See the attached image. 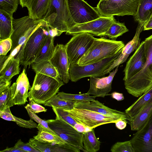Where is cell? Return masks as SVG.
<instances>
[{"mask_svg":"<svg viewBox=\"0 0 152 152\" xmlns=\"http://www.w3.org/2000/svg\"><path fill=\"white\" fill-rule=\"evenodd\" d=\"M144 41L146 56L145 64L140 72L124 81L128 93L136 97H140L152 87V34Z\"/></svg>","mask_w":152,"mask_h":152,"instance_id":"obj_1","label":"cell"},{"mask_svg":"<svg viewBox=\"0 0 152 152\" xmlns=\"http://www.w3.org/2000/svg\"><path fill=\"white\" fill-rule=\"evenodd\" d=\"M125 45L123 42L101 37L95 38L88 51L77 64L83 65L96 62L121 52Z\"/></svg>","mask_w":152,"mask_h":152,"instance_id":"obj_2","label":"cell"},{"mask_svg":"<svg viewBox=\"0 0 152 152\" xmlns=\"http://www.w3.org/2000/svg\"><path fill=\"white\" fill-rule=\"evenodd\" d=\"M43 19L50 26L56 28L61 34L76 25L71 15L68 0H50Z\"/></svg>","mask_w":152,"mask_h":152,"instance_id":"obj_3","label":"cell"},{"mask_svg":"<svg viewBox=\"0 0 152 152\" xmlns=\"http://www.w3.org/2000/svg\"><path fill=\"white\" fill-rule=\"evenodd\" d=\"M49 35L44 20L39 26L21 45L19 51L14 56L18 59L20 64L26 67L33 63L47 36Z\"/></svg>","mask_w":152,"mask_h":152,"instance_id":"obj_4","label":"cell"},{"mask_svg":"<svg viewBox=\"0 0 152 152\" xmlns=\"http://www.w3.org/2000/svg\"><path fill=\"white\" fill-rule=\"evenodd\" d=\"M63 81L40 73H36L32 87L28 92V97L36 103L44 104L58 92L64 85Z\"/></svg>","mask_w":152,"mask_h":152,"instance_id":"obj_5","label":"cell"},{"mask_svg":"<svg viewBox=\"0 0 152 152\" xmlns=\"http://www.w3.org/2000/svg\"><path fill=\"white\" fill-rule=\"evenodd\" d=\"M44 22L43 19L34 20L29 15L18 19L13 18V31L10 37L12 42L10 54L13 51L18 52L25 42Z\"/></svg>","mask_w":152,"mask_h":152,"instance_id":"obj_6","label":"cell"},{"mask_svg":"<svg viewBox=\"0 0 152 152\" xmlns=\"http://www.w3.org/2000/svg\"><path fill=\"white\" fill-rule=\"evenodd\" d=\"M121 52L98 62L85 65H79L77 64H70L69 69L70 80L75 82L85 77L104 76V71L117 58Z\"/></svg>","mask_w":152,"mask_h":152,"instance_id":"obj_7","label":"cell"},{"mask_svg":"<svg viewBox=\"0 0 152 152\" xmlns=\"http://www.w3.org/2000/svg\"><path fill=\"white\" fill-rule=\"evenodd\" d=\"M138 5V0H100L95 8L104 17L134 16Z\"/></svg>","mask_w":152,"mask_h":152,"instance_id":"obj_8","label":"cell"},{"mask_svg":"<svg viewBox=\"0 0 152 152\" xmlns=\"http://www.w3.org/2000/svg\"><path fill=\"white\" fill-rule=\"evenodd\" d=\"M63 108L77 123L92 129L103 124L115 123L119 119L124 120L120 117L103 115L88 110L75 107L70 110Z\"/></svg>","mask_w":152,"mask_h":152,"instance_id":"obj_9","label":"cell"},{"mask_svg":"<svg viewBox=\"0 0 152 152\" xmlns=\"http://www.w3.org/2000/svg\"><path fill=\"white\" fill-rule=\"evenodd\" d=\"M46 121L50 129L66 144L86 152L83 143V133L78 132L71 125L57 118L55 119H49Z\"/></svg>","mask_w":152,"mask_h":152,"instance_id":"obj_10","label":"cell"},{"mask_svg":"<svg viewBox=\"0 0 152 152\" xmlns=\"http://www.w3.org/2000/svg\"><path fill=\"white\" fill-rule=\"evenodd\" d=\"M95 38L87 33H78L65 45L70 64H77L92 45Z\"/></svg>","mask_w":152,"mask_h":152,"instance_id":"obj_11","label":"cell"},{"mask_svg":"<svg viewBox=\"0 0 152 152\" xmlns=\"http://www.w3.org/2000/svg\"><path fill=\"white\" fill-rule=\"evenodd\" d=\"M116 20L113 16L101 17L86 23L77 24L71 27L66 34L73 36L78 33L86 32L93 36L102 37Z\"/></svg>","mask_w":152,"mask_h":152,"instance_id":"obj_12","label":"cell"},{"mask_svg":"<svg viewBox=\"0 0 152 152\" xmlns=\"http://www.w3.org/2000/svg\"><path fill=\"white\" fill-rule=\"evenodd\" d=\"M72 18L77 24L86 23L99 18L102 16L84 0H68Z\"/></svg>","mask_w":152,"mask_h":152,"instance_id":"obj_13","label":"cell"},{"mask_svg":"<svg viewBox=\"0 0 152 152\" xmlns=\"http://www.w3.org/2000/svg\"><path fill=\"white\" fill-rule=\"evenodd\" d=\"M130 140L135 152H152V116Z\"/></svg>","mask_w":152,"mask_h":152,"instance_id":"obj_14","label":"cell"},{"mask_svg":"<svg viewBox=\"0 0 152 152\" xmlns=\"http://www.w3.org/2000/svg\"><path fill=\"white\" fill-rule=\"evenodd\" d=\"M50 61L56 68L64 83L70 80L69 69L70 64L65 45L57 44Z\"/></svg>","mask_w":152,"mask_h":152,"instance_id":"obj_15","label":"cell"},{"mask_svg":"<svg viewBox=\"0 0 152 152\" xmlns=\"http://www.w3.org/2000/svg\"><path fill=\"white\" fill-rule=\"evenodd\" d=\"M31 87L24 69L15 83L10 87L12 103L15 105H22L28 102L29 90Z\"/></svg>","mask_w":152,"mask_h":152,"instance_id":"obj_16","label":"cell"},{"mask_svg":"<svg viewBox=\"0 0 152 152\" xmlns=\"http://www.w3.org/2000/svg\"><path fill=\"white\" fill-rule=\"evenodd\" d=\"M144 41H142L133 54L127 62L124 72V81L137 74L142 69L146 61Z\"/></svg>","mask_w":152,"mask_h":152,"instance_id":"obj_17","label":"cell"},{"mask_svg":"<svg viewBox=\"0 0 152 152\" xmlns=\"http://www.w3.org/2000/svg\"><path fill=\"white\" fill-rule=\"evenodd\" d=\"M119 66L115 70L109 72L107 77L99 78L90 77V86L88 91L85 93L97 97H103L108 94L112 89V83L114 76L118 71Z\"/></svg>","mask_w":152,"mask_h":152,"instance_id":"obj_18","label":"cell"},{"mask_svg":"<svg viewBox=\"0 0 152 152\" xmlns=\"http://www.w3.org/2000/svg\"><path fill=\"white\" fill-rule=\"evenodd\" d=\"M74 107L88 110L103 115L120 117L127 121H129L130 119V117L125 112L110 108L97 100L75 101Z\"/></svg>","mask_w":152,"mask_h":152,"instance_id":"obj_19","label":"cell"},{"mask_svg":"<svg viewBox=\"0 0 152 152\" xmlns=\"http://www.w3.org/2000/svg\"><path fill=\"white\" fill-rule=\"evenodd\" d=\"M145 23H139L136 29L135 35L132 39L123 48L119 56L115 59L109 67L104 72V75L108 74L116 66L125 62L129 55L136 50L140 45V35L143 30Z\"/></svg>","mask_w":152,"mask_h":152,"instance_id":"obj_20","label":"cell"},{"mask_svg":"<svg viewBox=\"0 0 152 152\" xmlns=\"http://www.w3.org/2000/svg\"><path fill=\"white\" fill-rule=\"evenodd\" d=\"M29 142L34 148L40 152H80L78 148L69 144H52L39 142L34 138H30Z\"/></svg>","mask_w":152,"mask_h":152,"instance_id":"obj_21","label":"cell"},{"mask_svg":"<svg viewBox=\"0 0 152 152\" xmlns=\"http://www.w3.org/2000/svg\"><path fill=\"white\" fill-rule=\"evenodd\" d=\"M152 116V102L147 104L137 114L130 118L128 123L132 131H137L142 127Z\"/></svg>","mask_w":152,"mask_h":152,"instance_id":"obj_22","label":"cell"},{"mask_svg":"<svg viewBox=\"0 0 152 152\" xmlns=\"http://www.w3.org/2000/svg\"><path fill=\"white\" fill-rule=\"evenodd\" d=\"M50 0H33L27 8L28 15L34 20L43 19L50 6Z\"/></svg>","mask_w":152,"mask_h":152,"instance_id":"obj_23","label":"cell"},{"mask_svg":"<svg viewBox=\"0 0 152 152\" xmlns=\"http://www.w3.org/2000/svg\"><path fill=\"white\" fill-rule=\"evenodd\" d=\"M37 134L33 138L38 141L52 144H63L66 142L58 135L53 133L40 124L37 125Z\"/></svg>","mask_w":152,"mask_h":152,"instance_id":"obj_24","label":"cell"},{"mask_svg":"<svg viewBox=\"0 0 152 152\" xmlns=\"http://www.w3.org/2000/svg\"><path fill=\"white\" fill-rule=\"evenodd\" d=\"M152 102V87L125 110L130 118L135 116L148 103Z\"/></svg>","mask_w":152,"mask_h":152,"instance_id":"obj_25","label":"cell"},{"mask_svg":"<svg viewBox=\"0 0 152 152\" xmlns=\"http://www.w3.org/2000/svg\"><path fill=\"white\" fill-rule=\"evenodd\" d=\"M32 67L36 73H39L53 77L59 81H63L56 68L49 60L33 63Z\"/></svg>","mask_w":152,"mask_h":152,"instance_id":"obj_26","label":"cell"},{"mask_svg":"<svg viewBox=\"0 0 152 152\" xmlns=\"http://www.w3.org/2000/svg\"><path fill=\"white\" fill-rule=\"evenodd\" d=\"M13 19L12 15L0 10V40L10 37L13 31Z\"/></svg>","mask_w":152,"mask_h":152,"instance_id":"obj_27","label":"cell"},{"mask_svg":"<svg viewBox=\"0 0 152 152\" xmlns=\"http://www.w3.org/2000/svg\"><path fill=\"white\" fill-rule=\"evenodd\" d=\"M54 38L49 35L47 36L34 63L45 60H50L55 50Z\"/></svg>","mask_w":152,"mask_h":152,"instance_id":"obj_28","label":"cell"},{"mask_svg":"<svg viewBox=\"0 0 152 152\" xmlns=\"http://www.w3.org/2000/svg\"><path fill=\"white\" fill-rule=\"evenodd\" d=\"M12 56L8 59L3 69L0 71V77L10 81L15 75L19 74L20 72L19 60Z\"/></svg>","mask_w":152,"mask_h":152,"instance_id":"obj_29","label":"cell"},{"mask_svg":"<svg viewBox=\"0 0 152 152\" xmlns=\"http://www.w3.org/2000/svg\"><path fill=\"white\" fill-rule=\"evenodd\" d=\"M152 14V0H138L136 13L134 16L135 21L145 23Z\"/></svg>","mask_w":152,"mask_h":152,"instance_id":"obj_30","label":"cell"},{"mask_svg":"<svg viewBox=\"0 0 152 152\" xmlns=\"http://www.w3.org/2000/svg\"><path fill=\"white\" fill-rule=\"evenodd\" d=\"M83 143L86 152H96L99 150L101 142L96 137L94 130L83 133Z\"/></svg>","mask_w":152,"mask_h":152,"instance_id":"obj_31","label":"cell"},{"mask_svg":"<svg viewBox=\"0 0 152 152\" xmlns=\"http://www.w3.org/2000/svg\"><path fill=\"white\" fill-rule=\"evenodd\" d=\"M0 117L4 120L14 121L20 127L29 129L37 127V125L32 120H25L13 115L11 113L10 107L0 111Z\"/></svg>","mask_w":152,"mask_h":152,"instance_id":"obj_32","label":"cell"},{"mask_svg":"<svg viewBox=\"0 0 152 152\" xmlns=\"http://www.w3.org/2000/svg\"><path fill=\"white\" fill-rule=\"evenodd\" d=\"M129 31L124 23L115 20L111 24L104 34L111 39L116 40L119 36Z\"/></svg>","mask_w":152,"mask_h":152,"instance_id":"obj_33","label":"cell"},{"mask_svg":"<svg viewBox=\"0 0 152 152\" xmlns=\"http://www.w3.org/2000/svg\"><path fill=\"white\" fill-rule=\"evenodd\" d=\"M75 101L62 99L56 94L43 104L45 106L51 107L54 106L63 107L67 110H70L74 107Z\"/></svg>","mask_w":152,"mask_h":152,"instance_id":"obj_34","label":"cell"},{"mask_svg":"<svg viewBox=\"0 0 152 152\" xmlns=\"http://www.w3.org/2000/svg\"><path fill=\"white\" fill-rule=\"evenodd\" d=\"M57 95L60 98L64 99L76 101H91L95 100L96 97L95 96H90L85 93L81 94H72L58 92Z\"/></svg>","mask_w":152,"mask_h":152,"instance_id":"obj_35","label":"cell"},{"mask_svg":"<svg viewBox=\"0 0 152 152\" xmlns=\"http://www.w3.org/2000/svg\"><path fill=\"white\" fill-rule=\"evenodd\" d=\"M10 88L0 92V111H2L14 105L11 96Z\"/></svg>","mask_w":152,"mask_h":152,"instance_id":"obj_36","label":"cell"},{"mask_svg":"<svg viewBox=\"0 0 152 152\" xmlns=\"http://www.w3.org/2000/svg\"><path fill=\"white\" fill-rule=\"evenodd\" d=\"M52 108L56 115V118L62 119L74 127L77 123L63 107L52 106Z\"/></svg>","mask_w":152,"mask_h":152,"instance_id":"obj_37","label":"cell"},{"mask_svg":"<svg viewBox=\"0 0 152 152\" xmlns=\"http://www.w3.org/2000/svg\"><path fill=\"white\" fill-rule=\"evenodd\" d=\"M112 152H135L131 140L115 143L111 147Z\"/></svg>","mask_w":152,"mask_h":152,"instance_id":"obj_38","label":"cell"},{"mask_svg":"<svg viewBox=\"0 0 152 152\" xmlns=\"http://www.w3.org/2000/svg\"><path fill=\"white\" fill-rule=\"evenodd\" d=\"M19 2V0H0V10L13 15L17 10Z\"/></svg>","mask_w":152,"mask_h":152,"instance_id":"obj_39","label":"cell"},{"mask_svg":"<svg viewBox=\"0 0 152 152\" xmlns=\"http://www.w3.org/2000/svg\"><path fill=\"white\" fill-rule=\"evenodd\" d=\"M25 108L26 110L28 115L31 119L34 120L38 123V124H40L42 126L51 131L54 134L57 135L49 127L46 121H45L41 119L36 115L35 113L32 112L26 105L25 106Z\"/></svg>","mask_w":152,"mask_h":152,"instance_id":"obj_40","label":"cell"},{"mask_svg":"<svg viewBox=\"0 0 152 152\" xmlns=\"http://www.w3.org/2000/svg\"><path fill=\"white\" fill-rule=\"evenodd\" d=\"M12 43L10 37L0 40V55H6L8 51L11 50Z\"/></svg>","mask_w":152,"mask_h":152,"instance_id":"obj_41","label":"cell"},{"mask_svg":"<svg viewBox=\"0 0 152 152\" xmlns=\"http://www.w3.org/2000/svg\"><path fill=\"white\" fill-rule=\"evenodd\" d=\"M15 146L18 148L21 149L26 152H40L34 148L29 142L24 143L20 139L15 144Z\"/></svg>","mask_w":152,"mask_h":152,"instance_id":"obj_42","label":"cell"},{"mask_svg":"<svg viewBox=\"0 0 152 152\" xmlns=\"http://www.w3.org/2000/svg\"><path fill=\"white\" fill-rule=\"evenodd\" d=\"M29 103L26 106L32 112L36 113L42 112H45L47 110L41 105L35 102L30 97H28Z\"/></svg>","mask_w":152,"mask_h":152,"instance_id":"obj_43","label":"cell"},{"mask_svg":"<svg viewBox=\"0 0 152 152\" xmlns=\"http://www.w3.org/2000/svg\"><path fill=\"white\" fill-rule=\"evenodd\" d=\"M11 83V80L8 81L2 77H0V92L7 88H10Z\"/></svg>","mask_w":152,"mask_h":152,"instance_id":"obj_44","label":"cell"},{"mask_svg":"<svg viewBox=\"0 0 152 152\" xmlns=\"http://www.w3.org/2000/svg\"><path fill=\"white\" fill-rule=\"evenodd\" d=\"M74 127L78 132L81 133L90 131L93 129L78 123L75 125Z\"/></svg>","mask_w":152,"mask_h":152,"instance_id":"obj_45","label":"cell"},{"mask_svg":"<svg viewBox=\"0 0 152 152\" xmlns=\"http://www.w3.org/2000/svg\"><path fill=\"white\" fill-rule=\"evenodd\" d=\"M127 123H128L127 121L122 119L117 120L115 123L116 127L120 130L125 129Z\"/></svg>","mask_w":152,"mask_h":152,"instance_id":"obj_46","label":"cell"},{"mask_svg":"<svg viewBox=\"0 0 152 152\" xmlns=\"http://www.w3.org/2000/svg\"><path fill=\"white\" fill-rule=\"evenodd\" d=\"M112 97L118 101L123 100L124 99L123 94L122 93L114 92L111 94Z\"/></svg>","mask_w":152,"mask_h":152,"instance_id":"obj_47","label":"cell"},{"mask_svg":"<svg viewBox=\"0 0 152 152\" xmlns=\"http://www.w3.org/2000/svg\"><path fill=\"white\" fill-rule=\"evenodd\" d=\"M152 29V14L145 23L143 30H148Z\"/></svg>","mask_w":152,"mask_h":152,"instance_id":"obj_48","label":"cell"},{"mask_svg":"<svg viewBox=\"0 0 152 152\" xmlns=\"http://www.w3.org/2000/svg\"><path fill=\"white\" fill-rule=\"evenodd\" d=\"M0 152H26L21 149L18 148L15 146L12 147H7L5 149L0 151Z\"/></svg>","mask_w":152,"mask_h":152,"instance_id":"obj_49","label":"cell"},{"mask_svg":"<svg viewBox=\"0 0 152 152\" xmlns=\"http://www.w3.org/2000/svg\"><path fill=\"white\" fill-rule=\"evenodd\" d=\"M8 58L9 56L4 55H0V71L3 69L5 63Z\"/></svg>","mask_w":152,"mask_h":152,"instance_id":"obj_50","label":"cell"},{"mask_svg":"<svg viewBox=\"0 0 152 152\" xmlns=\"http://www.w3.org/2000/svg\"><path fill=\"white\" fill-rule=\"evenodd\" d=\"M33 0H19V3L22 7L27 8L30 5Z\"/></svg>","mask_w":152,"mask_h":152,"instance_id":"obj_51","label":"cell"},{"mask_svg":"<svg viewBox=\"0 0 152 152\" xmlns=\"http://www.w3.org/2000/svg\"></svg>","mask_w":152,"mask_h":152,"instance_id":"obj_52","label":"cell"}]
</instances>
